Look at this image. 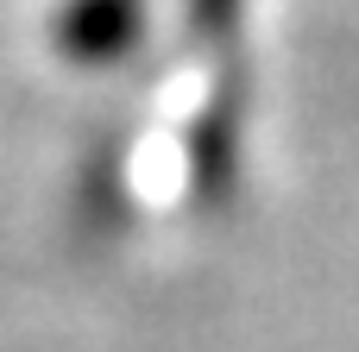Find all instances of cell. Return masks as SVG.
Here are the masks:
<instances>
[{
    "instance_id": "1",
    "label": "cell",
    "mask_w": 359,
    "mask_h": 352,
    "mask_svg": "<svg viewBox=\"0 0 359 352\" xmlns=\"http://www.w3.org/2000/svg\"><path fill=\"white\" fill-rule=\"evenodd\" d=\"M133 25H139L133 0H76L69 19H63V38H69L76 57L95 63V57H120V44L133 38Z\"/></svg>"
}]
</instances>
